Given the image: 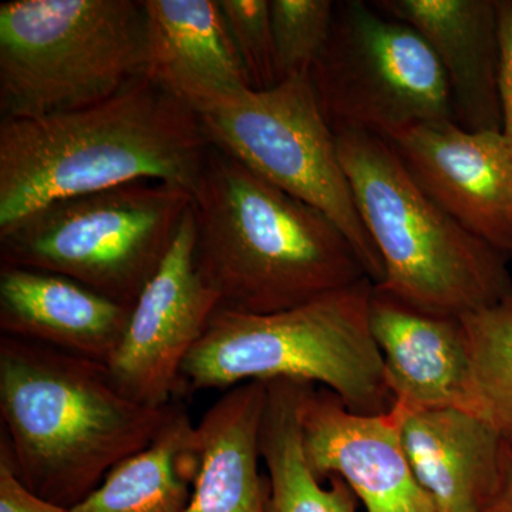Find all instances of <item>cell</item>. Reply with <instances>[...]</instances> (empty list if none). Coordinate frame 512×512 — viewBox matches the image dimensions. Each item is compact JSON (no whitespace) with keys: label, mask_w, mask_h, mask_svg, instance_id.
<instances>
[{"label":"cell","mask_w":512,"mask_h":512,"mask_svg":"<svg viewBox=\"0 0 512 512\" xmlns=\"http://www.w3.org/2000/svg\"><path fill=\"white\" fill-rule=\"evenodd\" d=\"M373 291L366 278L288 311L218 308L185 359L178 392L286 379L322 384L355 413H389L394 400L370 329Z\"/></svg>","instance_id":"cell-5"},{"label":"cell","mask_w":512,"mask_h":512,"mask_svg":"<svg viewBox=\"0 0 512 512\" xmlns=\"http://www.w3.org/2000/svg\"><path fill=\"white\" fill-rule=\"evenodd\" d=\"M192 208L195 261L221 309L288 311L369 278L335 222L218 148L208 154Z\"/></svg>","instance_id":"cell-2"},{"label":"cell","mask_w":512,"mask_h":512,"mask_svg":"<svg viewBox=\"0 0 512 512\" xmlns=\"http://www.w3.org/2000/svg\"><path fill=\"white\" fill-rule=\"evenodd\" d=\"M433 50L450 89L453 119L470 131H503L497 0H375Z\"/></svg>","instance_id":"cell-13"},{"label":"cell","mask_w":512,"mask_h":512,"mask_svg":"<svg viewBox=\"0 0 512 512\" xmlns=\"http://www.w3.org/2000/svg\"><path fill=\"white\" fill-rule=\"evenodd\" d=\"M197 473L195 426L175 407L150 446L111 468L72 512H184Z\"/></svg>","instance_id":"cell-19"},{"label":"cell","mask_w":512,"mask_h":512,"mask_svg":"<svg viewBox=\"0 0 512 512\" xmlns=\"http://www.w3.org/2000/svg\"><path fill=\"white\" fill-rule=\"evenodd\" d=\"M131 308L67 276L0 266L2 335L107 365L126 332Z\"/></svg>","instance_id":"cell-16"},{"label":"cell","mask_w":512,"mask_h":512,"mask_svg":"<svg viewBox=\"0 0 512 512\" xmlns=\"http://www.w3.org/2000/svg\"><path fill=\"white\" fill-rule=\"evenodd\" d=\"M0 512H72L47 501L19 480L8 441L0 440Z\"/></svg>","instance_id":"cell-24"},{"label":"cell","mask_w":512,"mask_h":512,"mask_svg":"<svg viewBox=\"0 0 512 512\" xmlns=\"http://www.w3.org/2000/svg\"><path fill=\"white\" fill-rule=\"evenodd\" d=\"M309 77L336 136L390 140L420 124L454 120L446 74L433 50L412 26L372 2H336L328 42Z\"/></svg>","instance_id":"cell-8"},{"label":"cell","mask_w":512,"mask_h":512,"mask_svg":"<svg viewBox=\"0 0 512 512\" xmlns=\"http://www.w3.org/2000/svg\"><path fill=\"white\" fill-rule=\"evenodd\" d=\"M298 420L315 476L342 478L366 512H439L414 477L396 410L355 413L325 387L301 383Z\"/></svg>","instance_id":"cell-12"},{"label":"cell","mask_w":512,"mask_h":512,"mask_svg":"<svg viewBox=\"0 0 512 512\" xmlns=\"http://www.w3.org/2000/svg\"><path fill=\"white\" fill-rule=\"evenodd\" d=\"M147 69L141 0L0 5V114L35 119L92 106Z\"/></svg>","instance_id":"cell-6"},{"label":"cell","mask_w":512,"mask_h":512,"mask_svg":"<svg viewBox=\"0 0 512 512\" xmlns=\"http://www.w3.org/2000/svg\"><path fill=\"white\" fill-rule=\"evenodd\" d=\"M460 319L470 357L471 412L512 444V295Z\"/></svg>","instance_id":"cell-21"},{"label":"cell","mask_w":512,"mask_h":512,"mask_svg":"<svg viewBox=\"0 0 512 512\" xmlns=\"http://www.w3.org/2000/svg\"><path fill=\"white\" fill-rule=\"evenodd\" d=\"M503 133L512 141V0H497Z\"/></svg>","instance_id":"cell-25"},{"label":"cell","mask_w":512,"mask_h":512,"mask_svg":"<svg viewBox=\"0 0 512 512\" xmlns=\"http://www.w3.org/2000/svg\"><path fill=\"white\" fill-rule=\"evenodd\" d=\"M218 5L247 74L249 87L261 92L281 83L271 0H218Z\"/></svg>","instance_id":"cell-23"},{"label":"cell","mask_w":512,"mask_h":512,"mask_svg":"<svg viewBox=\"0 0 512 512\" xmlns=\"http://www.w3.org/2000/svg\"><path fill=\"white\" fill-rule=\"evenodd\" d=\"M195 239L191 205L173 247L131 308L123 339L106 365L121 392L146 406H170L185 359L220 308V296L195 261Z\"/></svg>","instance_id":"cell-10"},{"label":"cell","mask_w":512,"mask_h":512,"mask_svg":"<svg viewBox=\"0 0 512 512\" xmlns=\"http://www.w3.org/2000/svg\"><path fill=\"white\" fill-rule=\"evenodd\" d=\"M175 407L121 392L104 363L0 336V414L13 467L30 491L72 508L111 468L150 446Z\"/></svg>","instance_id":"cell-3"},{"label":"cell","mask_w":512,"mask_h":512,"mask_svg":"<svg viewBox=\"0 0 512 512\" xmlns=\"http://www.w3.org/2000/svg\"><path fill=\"white\" fill-rule=\"evenodd\" d=\"M212 144L200 117L150 77L82 109L0 121V234L52 204L163 183L194 194Z\"/></svg>","instance_id":"cell-1"},{"label":"cell","mask_w":512,"mask_h":512,"mask_svg":"<svg viewBox=\"0 0 512 512\" xmlns=\"http://www.w3.org/2000/svg\"><path fill=\"white\" fill-rule=\"evenodd\" d=\"M143 5L151 80L198 116L251 89L218 0H143Z\"/></svg>","instance_id":"cell-15"},{"label":"cell","mask_w":512,"mask_h":512,"mask_svg":"<svg viewBox=\"0 0 512 512\" xmlns=\"http://www.w3.org/2000/svg\"><path fill=\"white\" fill-rule=\"evenodd\" d=\"M421 190L491 247L512 256V141L433 121L390 138Z\"/></svg>","instance_id":"cell-11"},{"label":"cell","mask_w":512,"mask_h":512,"mask_svg":"<svg viewBox=\"0 0 512 512\" xmlns=\"http://www.w3.org/2000/svg\"><path fill=\"white\" fill-rule=\"evenodd\" d=\"M268 382L228 389L195 426V473L184 512H271L261 436Z\"/></svg>","instance_id":"cell-18"},{"label":"cell","mask_w":512,"mask_h":512,"mask_svg":"<svg viewBox=\"0 0 512 512\" xmlns=\"http://www.w3.org/2000/svg\"><path fill=\"white\" fill-rule=\"evenodd\" d=\"M484 512H512V444L505 443L500 478Z\"/></svg>","instance_id":"cell-26"},{"label":"cell","mask_w":512,"mask_h":512,"mask_svg":"<svg viewBox=\"0 0 512 512\" xmlns=\"http://www.w3.org/2000/svg\"><path fill=\"white\" fill-rule=\"evenodd\" d=\"M407 458L439 512H484L497 487L505 441L483 417L457 407L397 409Z\"/></svg>","instance_id":"cell-17"},{"label":"cell","mask_w":512,"mask_h":512,"mask_svg":"<svg viewBox=\"0 0 512 512\" xmlns=\"http://www.w3.org/2000/svg\"><path fill=\"white\" fill-rule=\"evenodd\" d=\"M198 117L212 147L325 214L356 249L373 284L383 281L382 262L340 160L338 137L320 110L309 73L269 90L249 89Z\"/></svg>","instance_id":"cell-9"},{"label":"cell","mask_w":512,"mask_h":512,"mask_svg":"<svg viewBox=\"0 0 512 512\" xmlns=\"http://www.w3.org/2000/svg\"><path fill=\"white\" fill-rule=\"evenodd\" d=\"M336 137L360 220L382 262L379 291L417 311L450 318L512 295L510 256L431 200L390 141L366 133Z\"/></svg>","instance_id":"cell-4"},{"label":"cell","mask_w":512,"mask_h":512,"mask_svg":"<svg viewBox=\"0 0 512 512\" xmlns=\"http://www.w3.org/2000/svg\"><path fill=\"white\" fill-rule=\"evenodd\" d=\"M332 0H271L276 62L282 80L311 72L328 42L335 16Z\"/></svg>","instance_id":"cell-22"},{"label":"cell","mask_w":512,"mask_h":512,"mask_svg":"<svg viewBox=\"0 0 512 512\" xmlns=\"http://www.w3.org/2000/svg\"><path fill=\"white\" fill-rule=\"evenodd\" d=\"M370 329L394 406L404 412L470 410V357L460 318L413 309L375 286Z\"/></svg>","instance_id":"cell-14"},{"label":"cell","mask_w":512,"mask_h":512,"mask_svg":"<svg viewBox=\"0 0 512 512\" xmlns=\"http://www.w3.org/2000/svg\"><path fill=\"white\" fill-rule=\"evenodd\" d=\"M191 205V192L151 181L52 202L0 234V261L67 276L133 306Z\"/></svg>","instance_id":"cell-7"},{"label":"cell","mask_w":512,"mask_h":512,"mask_svg":"<svg viewBox=\"0 0 512 512\" xmlns=\"http://www.w3.org/2000/svg\"><path fill=\"white\" fill-rule=\"evenodd\" d=\"M301 382H268L261 453L269 483L271 512H356L357 497L342 478L322 483L309 467L299 430Z\"/></svg>","instance_id":"cell-20"}]
</instances>
